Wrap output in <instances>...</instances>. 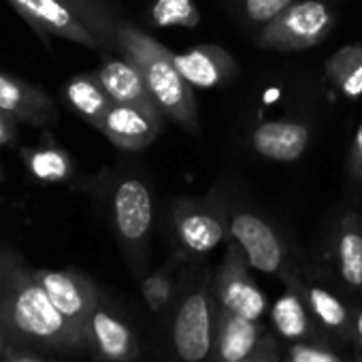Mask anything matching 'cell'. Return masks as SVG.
<instances>
[{
    "instance_id": "cell-8",
    "label": "cell",
    "mask_w": 362,
    "mask_h": 362,
    "mask_svg": "<svg viewBox=\"0 0 362 362\" xmlns=\"http://www.w3.org/2000/svg\"><path fill=\"white\" fill-rule=\"evenodd\" d=\"M250 264L235 239L228 241L226 254L214 273V292L220 309L260 320L267 309V296L250 275Z\"/></svg>"
},
{
    "instance_id": "cell-35",
    "label": "cell",
    "mask_w": 362,
    "mask_h": 362,
    "mask_svg": "<svg viewBox=\"0 0 362 362\" xmlns=\"http://www.w3.org/2000/svg\"><path fill=\"white\" fill-rule=\"evenodd\" d=\"M3 286H5V267L0 262V290H3Z\"/></svg>"
},
{
    "instance_id": "cell-37",
    "label": "cell",
    "mask_w": 362,
    "mask_h": 362,
    "mask_svg": "<svg viewBox=\"0 0 362 362\" xmlns=\"http://www.w3.org/2000/svg\"><path fill=\"white\" fill-rule=\"evenodd\" d=\"M356 362H362V358H358V360H356Z\"/></svg>"
},
{
    "instance_id": "cell-1",
    "label": "cell",
    "mask_w": 362,
    "mask_h": 362,
    "mask_svg": "<svg viewBox=\"0 0 362 362\" xmlns=\"http://www.w3.org/2000/svg\"><path fill=\"white\" fill-rule=\"evenodd\" d=\"M115 45L122 56L136 64L153 103L164 113V117L173 119L181 128L197 132L199 107L194 88L181 77L173 62V52L141 28L126 22H117Z\"/></svg>"
},
{
    "instance_id": "cell-18",
    "label": "cell",
    "mask_w": 362,
    "mask_h": 362,
    "mask_svg": "<svg viewBox=\"0 0 362 362\" xmlns=\"http://www.w3.org/2000/svg\"><path fill=\"white\" fill-rule=\"evenodd\" d=\"M96 77L100 79L103 88L107 90V94L111 96L113 103L132 105V107H141L145 111L162 113L158 109V105L153 103L141 71L136 69V64L130 58H126V56L115 58V56L103 54V62L96 71Z\"/></svg>"
},
{
    "instance_id": "cell-24",
    "label": "cell",
    "mask_w": 362,
    "mask_h": 362,
    "mask_svg": "<svg viewBox=\"0 0 362 362\" xmlns=\"http://www.w3.org/2000/svg\"><path fill=\"white\" fill-rule=\"evenodd\" d=\"M66 7H71L81 22L100 39L105 45V52L117 49L115 45V28H117V18L113 11L103 3V0H62Z\"/></svg>"
},
{
    "instance_id": "cell-13",
    "label": "cell",
    "mask_w": 362,
    "mask_h": 362,
    "mask_svg": "<svg viewBox=\"0 0 362 362\" xmlns=\"http://www.w3.org/2000/svg\"><path fill=\"white\" fill-rule=\"evenodd\" d=\"M164 119L166 117L162 113L113 103L107 115L103 117L98 130L115 147L124 151H141L160 136L164 128Z\"/></svg>"
},
{
    "instance_id": "cell-27",
    "label": "cell",
    "mask_w": 362,
    "mask_h": 362,
    "mask_svg": "<svg viewBox=\"0 0 362 362\" xmlns=\"http://www.w3.org/2000/svg\"><path fill=\"white\" fill-rule=\"evenodd\" d=\"M153 18L160 24H181V26H197L199 13L192 0H160L153 9Z\"/></svg>"
},
{
    "instance_id": "cell-7",
    "label": "cell",
    "mask_w": 362,
    "mask_h": 362,
    "mask_svg": "<svg viewBox=\"0 0 362 362\" xmlns=\"http://www.w3.org/2000/svg\"><path fill=\"white\" fill-rule=\"evenodd\" d=\"M230 239L239 243L254 271L281 277L294 264L279 230L254 211L239 209L230 214Z\"/></svg>"
},
{
    "instance_id": "cell-30",
    "label": "cell",
    "mask_w": 362,
    "mask_h": 362,
    "mask_svg": "<svg viewBox=\"0 0 362 362\" xmlns=\"http://www.w3.org/2000/svg\"><path fill=\"white\" fill-rule=\"evenodd\" d=\"M239 362H284L275 334L269 332V334L262 339V343L258 345V349H256L252 356H247V358H243V360H239Z\"/></svg>"
},
{
    "instance_id": "cell-26",
    "label": "cell",
    "mask_w": 362,
    "mask_h": 362,
    "mask_svg": "<svg viewBox=\"0 0 362 362\" xmlns=\"http://www.w3.org/2000/svg\"><path fill=\"white\" fill-rule=\"evenodd\" d=\"M284 362H356L337 351L326 341H294L284 354Z\"/></svg>"
},
{
    "instance_id": "cell-34",
    "label": "cell",
    "mask_w": 362,
    "mask_h": 362,
    "mask_svg": "<svg viewBox=\"0 0 362 362\" xmlns=\"http://www.w3.org/2000/svg\"><path fill=\"white\" fill-rule=\"evenodd\" d=\"M5 322H3V317H0V360H3V356H5Z\"/></svg>"
},
{
    "instance_id": "cell-2",
    "label": "cell",
    "mask_w": 362,
    "mask_h": 362,
    "mask_svg": "<svg viewBox=\"0 0 362 362\" xmlns=\"http://www.w3.org/2000/svg\"><path fill=\"white\" fill-rule=\"evenodd\" d=\"M3 300L0 317L22 339L64 351L88 349V337L58 311L35 271L20 262L7 264V294Z\"/></svg>"
},
{
    "instance_id": "cell-5",
    "label": "cell",
    "mask_w": 362,
    "mask_h": 362,
    "mask_svg": "<svg viewBox=\"0 0 362 362\" xmlns=\"http://www.w3.org/2000/svg\"><path fill=\"white\" fill-rule=\"evenodd\" d=\"M111 220L126 262L136 275H145L153 230V199L149 186L141 177L126 175L115 184L111 197Z\"/></svg>"
},
{
    "instance_id": "cell-36",
    "label": "cell",
    "mask_w": 362,
    "mask_h": 362,
    "mask_svg": "<svg viewBox=\"0 0 362 362\" xmlns=\"http://www.w3.org/2000/svg\"><path fill=\"white\" fill-rule=\"evenodd\" d=\"M5 177V173H3V164H0V179H3Z\"/></svg>"
},
{
    "instance_id": "cell-3",
    "label": "cell",
    "mask_w": 362,
    "mask_h": 362,
    "mask_svg": "<svg viewBox=\"0 0 362 362\" xmlns=\"http://www.w3.org/2000/svg\"><path fill=\"white\" fill-rule=\"evenodd\" d=\"M216 324L214 273L199 269L181 277L170 320V347L177 362H214Z\"/></svg>"
},
{
    "instance_id": "cell-20",
    "label": "cell",
    "mask_w": 362,
    "mask_h": 362,
    "mask_svg": "<svg viewBox=\"0 0 362 362\" xmlns=\"http://www.w3.org/2000/svg\"><path fill=\"white\" fill-rule=\"evenodd\" d=\"M271 322L281 339L294 341H326V334L313 320L300 290L292 281H284V292L271 307Z\"/></svg>"
},
{
    "instance_id": "cell-11",
    "label": "cell",
    "mask_w": 362,
    "mask_h": 362,
    "mask_svg": "<svg viewBox=\"0 0 362 362\" xmlns=\"http://www.w3.org/2000/svg\"><path fill=\"white\" fill-rule=\"evenodd\" d=\"M88 349L107 362H132L141 356V343L134 328L103 298L88 320Z\"/></svg>"
},
{
    "instance_id": "cell-4",
    "label": "cell",
    "mask_w": 362,
    "mask_h": 362,
    "mask_svg": "<svg viewBox=\"0 0 362 362\" xmlns=\"http://www.w3.org/2000/svg\"><path fill=\"white\" fill-rule=\"evenodd\" d=\"M168 230L175 256L197 262L220 243L230 241V209L220 190L205 197H181L168 209Z\"/></svg>"
},
{
    "instance_id": "cell-12",
    "label": "cell",
    "mask_w": 362,
    "mask_h": 362,
    "mask_svg": "<svg viewBox=\"0 0 362 362\" xmlns=\"http://www.w3.org/2000/svg\"><path fill=\"white\" fill-rule=\"evenodd\" d=\"M58 311L88 337V320L100 300V292L92 279L75 271H35Z\"/></svg>"
},
{
    "instance_id": "cell-33",
    "label": "cell",
    "mask_w": 362,
    "mask_h": 362,
    "mask_svg": "<svg viewBox=\"0 0 362 362\" xmlns=\"http://www.w3.org/2000/svg\"><path fill=\"white\" fill-rule=\"evenodd\" d=\"M5 362H45V360L35 354H28V351H13L7 356Z\"/></svg>"
},
{
    "instance_id": "cell-21",
    "label": "cell",
    "mask_w": 362,
    "mask_h": 362,
    "mask_svg": "<svg viewBox=\"0 0 362 362\" xmlns=\"http://www.w3.org/2000/svg\"><path fill=\"white\" fill-rule=\"evenodd\" d=\"M64 98L75 113H79L86 122H90L96 128L100 126L103 117L107 115V111L113 105L111 96L103 88L100 79L96 75H88V73L75 75L66 81Z\"/></svg>"
},
{
    "instance_id": "cell-19",
    "label": "cell",
    "mask_w": 362,
    "mask_h": 362,
    "mask_svg": "<svg viewBox=\"0 0 362 362\" xmlns=\"http://www.w3.org/2000/svg\"><path fill=\"white\" fill-rule=\"evenodd\" d=\"M330 262L339 281L362 292V216L345 214L330 237Z\"/></svg>"
},
{
    "instance_id": "cell-17",
    "label": "cell",
    "mask_w": 362,
    "mask_h": 362,
    "mask_svg": "<svg viewBox=\"0 0 362 362\" xmlns=\"http://www.w3.org/2000/svg\"><path fill=\"white\" fill-rule=\"evenodd\" d=\"M269 334L260 320H252L218 307L214 362H239L252 356Z\"/></svg>"
},
{
    "instance_id": "cell-23",
    "label": "cell",
    "mask_w": 362,
    "mask_h": 362,
    "mask_svg": "<svg viewBox=\"0 0 362 362\" xmlns=\"http://www.w3.org/2000/svg\"><path fill=\"white\" fill-rule=\"evenodd\" d=\"M181 260L175 256V260L162 264L160 269L145 273L141 279V294L147 305V309L153 315H162L177 298L181 279H177V264Z\"/></svg>"
},
{
    "instance_id": "cell-22",
    "label": "cell",
    "mask_w": 362,
    "mask_h": 362,
    "mask_svg": "<svg viewBox=\"0 0 362 362\" xmlns=\"http://www.w3.org/2000/svg\"><path fill=\"white\" fill-rule=\"evenodd\" d=\"M326 77L334 90L356 100L362 96V45H345L326 60Z\"/></svg>"
},
{
    "instance_id": "cell-28",
    "label": "cell",
    "mask_w": 362,
    "mask_h": 362,
    "mask_svg": "<svg viewBox=\"0 0 362 362\" xmlns=\"http://www.w3.org/2000/svg\"><path fill=\"white\" fill-rule=\"evenodd\" d=\"M294 3L296 0H241V9L252 26L262 28Z\"/></svg>"
},
{
    "instance_id": "cell-25",
    "label": "cell",
    "mask_w": 362,
    "mask_h": 362,
    "mask_svg": "<svg viewBox=\"0 0 362 362\" xmlns=\"http://www.w3.org/2000/svg\"><path fill=\"white\" fill-rule=\"evenodd\" d=\"M22 156L30 175L41 181H64L73 175V162L69 153L54 145L24 149Z\"/></svg>"
},
{
    "instance_id": "cell-6",
    "label": "cell",
    "mask_w": 362,
    "mask_h": 362,
    "mask_svg": "<svg viewBox=\"0 0 362 362\" xmlns=\"http://www.w3.org/2000/svg\"><path fill=\"white\" fill-rule=\"evenodd\" d=\"M334 13L324 0H296L258 33V45L273 52H303L326 41Z\"/></svg>"
},
{
    "instance_id": "cell-29",
    "label": "cell",
    "mask_w": 362,
    "mask_h": 362,
    "mask_svg": "<svg viewBox=\"0 0 362 362\" xmlns=\"http://www.w3.org/2000/svg\"><path fill=\"white\" fill-rule=\"evenodd\" d=\"M347 168H349V177H351L354 184L358 188H362V122L356 128V134H354V141H351Z\"/></svg>"
},
{
    "instance_id": "cell-32",
    "label": "cell",
    "mask_w": 362,
    "mask_h": 362,
    "mask_svg": "<svg viewBox=\"0 0 362 362\" xmlns=\"http://www.w3.org/2000/svg\"><path fill=\"white\" fill-rule=\"evenodd\" d=\"M349 345L354 349V358H362V307L354 309L351 313V330H349Z\"/></svg>"
},
{
    "instance_id": "cell-31",
    "label": "cell",
    "mask_w": 362,
    "mask_h": 362,
    "mask_svg": "<svg viewBox=\"0 0 362 362\" xmlns=\"http://www.w3.org/2000/svg\"><path fill=\"white\" fill-rule=\"evenodd\" d=\"M16 124H18V119L11 113H7L5 109H0V147L16 143V139H18Z\"/></svg>"
},
{
    "instance_id": "cell-9",
    "label": "cell",
    "mask_w": 362,
    "mask_h": 362,
    "mask_svg": "<svg viewBox=\"0 0 362 362\" xmlns=\"http://www.w3.org/2000/svg\"><path fill=\"white\" fill-rule=\"evenodd\" d=\"M7 3L28 22L47 47L52 39H64L94 52H105L100 39L62 0H7Z\"/></svg>"
},
{
    "instance_id": "cell-10",
    "label": "cell",
    "mask_w": 362,
    "mask_h": 362,
    "mask_svg": "<svg viewBox=\"0 0 362 362\" xmlns=\"http://www.w3.org/2000/svg\"><path fill=\"white\" fill-rule=\"evenodd\" d=\"M279 279L292 281L300 290L313 320L317 322V326L322 328L326 339H334L339 343H349L354 309L343 300V296H339L328 284L309 275L296 262Z\"/></svg>"
},
{
    "instance_id": "cell-16",
    "label": "cell",
    "mask_w": 362,
    "mask_h": 362,
    "mask_svg": "<svg viewBox=\"0 0 362 362\" xmlns=\"http://www.w3.org/2000/svg\"><path fill=\"white\" fill-rule=\"evenodd\" d=\"M250 141L260 158L294 162L307 151L311 143V128L298 119H269L254 128Z\"/></svg>"
},
{
    "instance_id": "cell-15",
    "label": "cell",
    "mask_w": 362,
    "mask_h": 362,
    "mask_svg": "<svg viewBox=\"0 0 362 362\" xmlns=\"http://www.w3.org/2000/svg\"><path fill=\"white\" fill-rule=\"evenodd\" d=\"M0 109L11 113L18 122L39 128L52 126L58 119V107L49 94L5 71H0Z\"/></svg>"
},
{
    "instance_id": "cell-14",
    "label": "cell",
    "mask_w": 362,
    "mask_h": 362,
    "mask_svg": "<svg viewBox=\"0 0 362 362\" xmlns=\"http://www.w3.org/2000/svg\"><path fill=\"white\" fill-rule=\"evenodd\" d=\"M173 62L194 90L218 88L239 71L230 52L218 45H194L184 52H173Z\"/></svg>"
}]
</instances>
